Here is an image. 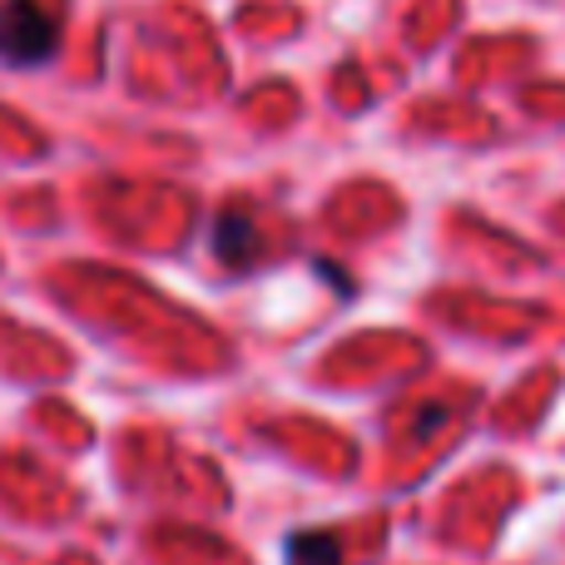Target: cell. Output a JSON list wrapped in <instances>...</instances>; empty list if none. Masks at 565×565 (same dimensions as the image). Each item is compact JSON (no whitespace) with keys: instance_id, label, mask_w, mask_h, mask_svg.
Listing matches in <instances>:
<instances>
[{"instance_id":"cell-1","label":"cell","mask_w":565,"mask_h":565,"mask_svg":"<svg viewBox=\"0 0 565 565\" xmlns=\"http://www.w3.org/2000/svg\"><path fill=\"white\" fill-rule=\"evenodd\" d=\"M60 50V0H0V60L40 65Z\"/></svg>"},{"instance_id":"cell-2","label":"cell","mask_w":565,"mask_h":565,"mask_svg":"<svg viewBox=\"0 0 565 565\" xmlns=\"http://www.w3.org/2000/svg\"><path fill=\"white\" fill-rule=\"evenodd\" d=\"M214 254L218 264L228 268H254L264 258V238H258V224L244 214V209H224L214 224Z\"/></svg>"},{"instance_id":"cell-3","label":"cell","mask_w":565,"mask_h":565,"mask_svg":"<svg viewBox=\"0 0 565 565\" xmlns=\"http://www.w3.org/2000/svg\"><path fill=\"white\" fill-rule=\"evenodd\" d=\"M288 565H342V546L332 531H298L288 536Z\"/></svg>"}]
</instances>
